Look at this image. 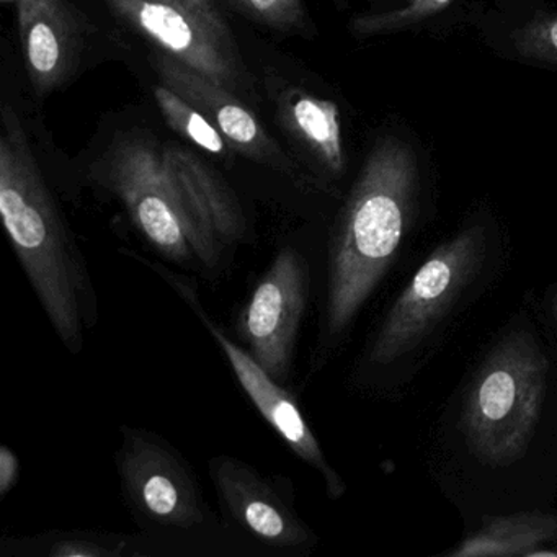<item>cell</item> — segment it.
<instances>
[{
	"label": "cell",
	"mask_w": 557,
	"mask_h": 557,
	"mask_svg": "<svg viewBox=\"0 0 557 557\" xmlns=\"http://www.w3.org/2000/svg\"><path fill=\"white\" fill-rule=\"evenodd\" d=\"M0 122V214L5 233L61 344L79 355L86 332L99 319L92 276L17 112L2 107Z\"/></svg>",
	"instance_id": "cell-1"
},
{
	"label": "cell",
	"mask_w": 557,
	"mask_h": 557,
	"mask_svg": "<svg viewBox=\"0 0 557 557\" xmlns=\"http://www.w3.org/2000/svg\"><path fill=\"white\" fill-rule=\"evenodd\" d=\"M417 161L409 146L384 139L368 156L342 211L329 253L322 338L354 324L396 257L413 218Z\"/></svg>",
	"instance_id": "cell-2"
},
{
	"label": "cell",
	"mask_w": 557,
	"mask_h": 557,
	"mask_svg": "<svg viewBox=\"0 0 557 557\" xmlns=\"http://www.w3.org/2000/svg\"><path fill=\"white\" fill-rule=\"evenodd\" d=\"M549 363L530 334L513 332L485 357L466 396L461 423L472 455L492 468L528 451L546 393Z\"/></svg>",
	"instance_id": "cell-3"
},
{
	"label": "cell",
	"mask_w": 557,
	"mask_h": 557,
	"mask_svg": "<svg viewBox=\"0 0 557 557\" xmlns=\"http://www.w3.org/2000/svg\"><path fill=\"white\" fill-rule=\"evenodd\" d=\"M103 182L156 252L177 265H218L185 210L165 168L162 146L141 133L120 136L106 158Z\"/></svg>",
	"instance_id": "cell-4"
},
{
	"label": "cell",
	"mask_w": 557,
	"mask_h": 557,
	"mask_svg": "<svg viewBox=\"0 0 557 557\" xmlns=\"http://www.w3.org/2000/svg\"><path fill=\"white\" fill-rule=\"evenodd\" d=\"M484 260L481 227L461 231L436 247L391 306L368 348V363L389 367L419 350L458 305Z\"/></svg>",
	"instance_id": "cell-5"
},
{
	"label": "cell",
	"mask_w": 557,
	"mask_h": 557,
	"mask_svg": "<svg viewBox=\"0 0 557 557\" xmlns=\"http://www.w3.org/2000/svg\"><path fill=\"white\" fill-rule=\"evenodd\" d=\"M116 471L126 504L146 530L195 533L210 521L190 465L156 433L123 426Z\"/></svg>",
	"instance_id": "cell-6"
},
{
	"label": "cell",
	"mask_w": 557,
	"mask_h": 557,
	"mask_svg": "<svg viewBox=\"0 0 557 557\" xmlns=\"http://www.w3.org/2000/svg\"><path fill=\"white\" fill-rule=\"evenodd\" d=\"M309 272L305 257L285 247L260 278L239 318V334L257 363L285 384L305 318Z\"/></svg>",
	"instance_id": "cell-7"
},
{
	"label": "cell",
	"mask_w": 557,
	"mask_h": 557,
	"mask_svg": "<svg viewBox=\"0 0 557 557\" xmlns=\"http://www.w3.org/2000/svg\"><path fill=\"white\" fill-rule=\"evenodd\" d=\"M158 269L174 285L178 295H182V298L194 308L205 327L213 335L214 341L226 355L227 363L233 368L240 387L252 400L260 416L270 423V426L278 433L280 438L301 461H305L309 468L314 469L321 475L329 497L334 500L341 498L347 492V485L325 458L324 449L319 445L318 438H315L308 420L302 416L301 407L296 403L295 397L275 377L270 376L249 351L231 341L226 332L214 324L213 319L205 312L190 283L164 272L161 267Z\"/></svg>",
	"instance_id": "cell-8"
},
{
	"label": "cell",
	"mask_w": 557,
	"mask_h": 557,
	"mask_svg": "<svg viewBox=\"0 0 557 557\" xmlns=\"http://www.w3.org/2000/svg\"><path fill=\"white\" fill-rule=\"evenodd\" d=\"M110 11L136 34L190 70L233 90L246 89L247 77L231 35L205 18L159 0H106Z\"/></svg>",
	"instance_id": "cell-9"
},
{
	"label": "cell",
	"mask_w": 557,
	"mask_h": 557,
	"mask_svg": "<svg viewBox=\"0 0 557 557\" xmlns=\"http://www.w3.org/2000/svg\"><path fill=\"white\" fill-rule=\"evenodd\" d=\"M210 474L221 510L257 543L276 550H305L318 543L288 495L253 466L233 456H214Z\"/></svg>",
	"instance_id": "cell-10"
},
{
	"label": "cell",
	"mask_w": 557,
	"mask_h": 557,
	"mask_svg": "<svg viewBox=\"0 0 557 557\" xmlns=\"http://www.w3.org/2000/svg\"><path fill=\"white\" fill-rule=\"evenodd\" d=\"M154 66L162 84L203 113L234 151L283 174L296 175L295 164L233 90L201 76L162 51L156 54Z\"/></svg>",
	"instance_id": "cell-11"
},
{
	"label": "cell",
	"mask_w": 557,
	"mask_h": 557,
	"mask_svg": "<svg viewBox=\"0 0 557 557\" xmlns=\"http://www.w3.org/2000/svg\"><path fill=\"white\" fill-rule=\"evenodd\" d=\"M162 158L195 230L220 262L224 246L239 243L247 234L239 198L220 172L177 143L162 146Z\"/></svg>",
	"instance_id": "cell-12"
},
{
	"label": "cell",
	"mask_w": 557,
	"mask_h": 557,
	"mask_svg": "<svg viewBox=\"0 0 557 557\" xmlns=\"http://www.w3.org/2000/svg\"><path fill=\"white\" fill-rule=\"evenodd\" d=\"M22 50L38 96L60 87L73 70L77 25L64 0H17Z\"/></svg>",
	"instance_id": "cell-13"
},
{
	"label": "cell",
	"mask_w": 557,
	"mask_h": 557,
	"mask_svg": "<svg viewBox=\"0 0 557 557\" xmlns=\"http://www.w3.org/2000/svg\"><path fill=\"white\" fill-rule=\"evenodd\" d=\"M280 123L329 174L344 172L345 152L338 107L299 87H288L278 97Z\"/></svg>",
	"instance_id": "cell-14"
},
{
	"label": "cell",
	"mask_w": 557,
	"mask_h": 557,
	"mask_svg": "<svg viewBox=\"0 0 557 557\" xmlns=\"http://www.w3.org/2000/svg\"><path fill=\"white\" fill-rule=\"evenodd\" d=\"M557 541V515L520 511L484 517L448 557H531L543 544Z\"/></svg>",
	"instance_id": "cell-15"
},
{
	"label": "cell",
	"mask_w": 557,
	"mask_h": 557,
	"mask_svg": "<svg viewBox=\"0 0 557 557\" xmlns=\"http://www.w3.org/2000/svg\"><path fill=\"white\" fill-rule=\"evenodd\" d=\"M143 543L132 534L96 530H50L0 541L4 557H136Z\"/></svg>",
	"instance_id": "cell-16"
},
{
	"label": "cell",
	"mask_w": 557,
	"mask_h": 557,
	"mask_svg": "<svg viewBox=\"0 0 557 557\" xmlns=\"http://www.w3.org/2000/svg\"><path fill=\"white\" fill-rule=\"evenodd\" d=\"M154 99L165 123L182 138L187 139L195 148L201 149L208 156L223 159L230 156L233 148L221 135L220 129L171 87L165 84L154 87Z\"/></svg>",
	"instance_id": "cell-17"
},
{
	"label": "cell",
	"mask_w": 557,
	"mask_h": 557,
	"mask_svg": "<svg viewBox=\"0 0 557 557\" xmlns=\"http://www.w3.org/2000/svg\"><path fill=\"white\" fill-rule=\"evenodd\" d=\"M246 17L273 30L289 32L301 27L302 0H231Z\"/></svg>",
	"instance_id": "cell-18"
},
{
	"label": "cell",
	"mask_w": 557,
	"mask_h": 557,
	"mask_svg": "<svg viewBox=\"0 0 557 557\" xmlns=\"http://www.w3.org/2000/svg\"><path fill=\"white\" fill-rule=\"evenodd\" d=\"M449 2L451 0H410V4L404 8L403 11L358 18V21H355L354 30L360 35H376L384 34V32L399 30V28L436 14V12L446 8Z\"/></svg>",
	"instance_id": "cell-19"
},
{
	"label": "cell",
	"mask_w": 557,
	"mask_h": 557,
	"mask_svg": "<svg viewBox=\"0 0 557 557\" xmlns=\"http://www.w3.org/2000/svg\"><path fill=\"white\" fill-rule=\"evenodd\" d=\"M520 50L531 57L557 61V17L540 18L521 34Z\"/></svg>",
	"instance_id": "cell-20"
},
{
	"label": "cell",
	"mask_w": 557,
	"mask_h": 557,
	"mask_svg": "<svg viewBox=\"0 0 557 557\" xmlns=\"http://www.w3.org/2000/svg\"><path fill=\"white\" fill-rule=\"evenodd\" d=\"M159 2H165V4L177 5V8L185 9V11L205 18V21L213 25L216 30L230 35L226 22L221 17L220 11H218L213 0H159Z\"/></svg>",
	"instance_id": "cell-21"
},
{
	"label": "cell",
	"mask_w": 557,
	"mask_h": 557,
	"mask_svg": "<svg viewBox=\"0 0 557 557\" xmlns=\"http://www.w3.org/2000/svg\"><path fill=\"white\" fill-rule=\"evenodd\" d=\"M21 478V461L14 449L0 446V497L11 494Z\"/></svg>",
	"instance_id": "cell-22"
},
{
	"label": "cell",
	"mask_w": 557,
	"mask_h": 557,
	"mask_svg": "<svg viewBox=\"0 0 557 557\" xmlns=\"http://www.w3.org/2000/svg\"><path fill=\"white\" fill-rule=\"evenodd\" d=\"M553 311H554V315H557V292H556V296H554V299H553Z\"/></svg>",
	"instance_id": "cell-23"
},
{
	"label": "cell",
	"mask_w": 557,
	"mask_h": 557,
	"mask_svg": "<svg viewBox=\"0 0 557 557\" xmlns=\"http://www.w3.org/2000/svg\"><path fill=\"white\" fill-rule=\"evenodd\" d=\"M4 2H14V4H15V2H17V0H4Z\"/></svg>",
	"instance_id": "cell-24"
},
{
	"label": "cell",
	"mask_w": 557,
	"mask_h": 557,
	"mask_svg": "<svg viewBox=\"0 0 557 557\" xmlns=\"http://www.w3.org/2000/svg\"><path fill=\"white\" fill-rule=\"evenodd\" d=\"M556 319H557V315H556Z\"/></svg>",
	"instance_id": "cell-25"
}]
</instances>
